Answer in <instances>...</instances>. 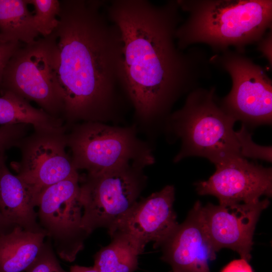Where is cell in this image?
<instances>
[{
  "label": "cell",
  "mask_w": 272,
  "mask_h": 272,
  "mask_svg": "<svg viewBox=\"0 0 272 272\" xmlns=\"http://www.w3.org/2000/svg\"><path fill=\"white\" fill-rule=\"evenodd\" d=\"M79 179L78 174L47 187L37 206L40 226L59 257L68 262L75 260L90 235L82 224Z\"/></svg>",
  "instance_id": "cell-8"
},
{
  "label": "cell",
  "mask_w": 272,
  "mask_h": 272,
  "mask_svg": "<svg viewBox=\"0 0 272 272\" xmlns=\"http://www.w3.org/2000/svg\"><path fill=\"white\" fill-rule=\"evenodd\" d=\"M13 228L7 223L0 212V233L7 232L9 231L7 229Z\"/></svg>",
  "instance_id": "cell-28"
},
{
  "label": "cell",
  "mask_w": 272,
  "mask_h": 272,
  "mask_svg": "<svg viewBox=\"0 0 272 272\" xmlns=\"http://www.w3.org/2000/svg\"><path fill=\"white\" fill-rule=\"evenodd\" d=\"M35 208L23 182L8 168L5 157L0 163V212L3 217L12 227L45 232L37 222Z\"/></svg>",
  "instance_id": "cell-15"
},
{
  "label": "cell",
  "mask_w": 272,
  "mask_h": 272,
  "mask_svg": "<svg viewBox=\"0 0 272 272\" xmlns=\"http://www.w3.org/2000/svg\"><path fill=\"white\" fill-rule=\"evenodd\" d=\"M45 232L15 226L0 233V272H23L34 261L44 244Z\"/></svg>",
  "instance_id": "cell-16"
},
{
  "label": "cell",
  "mask_w": 272,
  "mask_h": 272,
  "mask_svg": "<svg viewBox=\"0 0 272 272\" xmlns=\"http://www.w3.org/2000/svg\"><path fill=\"white\" fill-rule=\"evenodd\" d=\"M169 272H172V271H169Z\"/></svg>",
  "instance_id": "cell-30"
},
{
  "label": "cell",
  "mask_w": 272,
  "mask_h": 272,
  "mask_svg": "<svg viewBox=\"0 0 272 272\" xmlns=\"http://www.w3.org/2000/svg\"><path fill=\"white\" fill-rule=\"evenodd\" d=\"M69 272H99L93 266L87 267L79 265H74L71 266Z\"/></svg>",
  "instance_id": "cell-27"
},
{
  "label": "cell",
  "mask_w": 272,
  "mask_h": 272,
  "mask_svg": "<svg viewBox=\"0 0 272 272\" xmlns=\"http://www.w3.org/2000/svg\"><path fill=\"white\" fill-rule=\"evenodd\" d=\"M221 272H254L249 262L243 258L235 259L224 267Z\"/></svg>",
  "instance_id": "cell-26"
},
{
  "label": "cell",
  "mask_w": 272,
  "mask_h": 272,
  "mask_svg": "<svg viewBox=\"0 0 272 272\" xmlns=\"http://www.w3.org/2000/svg\"><path fill=\"white\" fill-rule=\"evenodd\" d=\"M258 50L260 51L262 54L268 61L269 65L271 66L272 55H271V44H272V31L269 30L264 37L258 42Z\"/></svg>",
  "instance_id": "cell-25"
},
{
  "label": "cell",
  "mask_w": 272,
  "mask_h": 272,
  "mask_svg": "<svg viewBox=\"0 0 272 272\" xmlns=\"http://www.w3.org/2000/svg\"><path fill=\"white\" fill-rule=\"evenodd\" d=\"M66 130L34 131L20 142L21 159L12 166L25 185L34 206L41 193L57 182L79 174L65 151Z\"/></svg>",
  "instance_id": "cell-10"
},
{
  "label": "cell",
  "mask_w": 272,
  "mask_h": 272,
  "mask_svg": "<svg viewBox=\"0 0 272 272\" xmlns=\"http://www.w3.org/2000/svg\"><path fill=\"white\" fill-rule=\"evenodd\" d=\"M29 125L18 124L0 126V152L17 147L20 142L28 135Z\"/></svg>",
  "instance_id": "cell-23"
},
{
  "label": "cell",
  "mask_w": 272,
  "mask_h": 272,
  "mask_svg": "<svg viewBox=\"0 0 272 272\" xmlns=\"http://www.w3.org/2000/svg\"><path fill=\"white\" fill-rule=\"evenodd\" d=\"M196 201L185 220L162 243L161 259L172 272H211L209 264L217 252L207 233Z\"/></svg>",
  "instance_id": "cell-14"
},
{
  "label": "cell",
  "mask_w": 272,
  "mask_h": 272,
  "mask_svg": "<svg viewBox=\"0 0 272 272\" xmlns=\"http://www.w3.org/2000/svg\"><path fill=\"white\" fill-rule=\"evenodd\" d=\"M175 188L167 185L161 190L138 200L109 235L115 232L127 234L145 248L153 242L160 247L178 225L173 208Z\"/></svg>",
  "instance_id": "cell-13"
},
{
  "label": "cell",
  "mask_w": 272,
  "mask_h": 272,
  "mask_svg": "<svg viewBox=\"0 0 272 272\" xmlns=\"http://www.w3.org/2000/svg\"><path fill=\"white\" fill-rule=\"evenodd\" d=\"M209 61L232 80L231 91L219 99L223 109L246 126L271 124L272 81L266 70L244 53L229 49L213 55Z\"/></svg>",
  "instance_id": "cell-7"
},
{
  "label": "cell",
  "mask_w": 272,
  "mask_h": 272,
  "mask_svg": "<svg viewBox=\"0 0 272 272\" xmlns=\"http://www.w3.org/2000/svg\"><path fill=\"white\" fill-rule=\"evenodd\" d=\"M147 166L132 162L80 175L82 224L89 234L101 228L111 231L139 200L147 184L144 172Z\"/></svg>",
  "instance_id": "cell-5"
},
{
  "label": "cell",
  "mask_w": 272,
  "mask_h": 272,
  "mask_svg": "<svg viewBox=\"0 0 272 272\" xmlns=\"http://www.w3.org/2000/svg\"><path fill=\"white\" fill-rule=\"evenodd\" d=\"M4 91L34 101L51 116L63 119V100L43 38L24 43L11 57L3 73L1 94Z\"/></svg>",
  "instance_id": "cell-9"
},
{
  "label": "cell",
  "mask_w": 272,
  "mask_h": 272,
  "mask_svg": "<svg viewBox=\"0 0 272 272\" xmlns=\"http://www.w3.org/2000/svg\"><path fill=\"white\" fill-rule=\"evenodd\" d=\"M23 44L0 34V95L5 67L13 55Z\"/></svg>",
  "instance_id": "cell-24"
},
{
  "label": "cell",
  "mask_w": 272,
  "mask_h": 272,
  "mask_svg": "<svg viewBox=\"0 0 272 272\" xmlns=\"http://www.w3.org/2000/svg\"><path fill=\"white\" fill-rule=\"evenodd\" d=\"M31 125L35 131L66 130L64 122L54 117L41 108L12 92L4 91L0 96V124Z\"/></svg>",
  "instance_id": "cell-17"
},
{
  "label": "cell",
  "mask_w": 272,
  "mask_h": 272,
  "mask_svg": "<svg viewBox=\"0 0 272 272\" xmlns=\"http://www.w3.org/2000/svg\"><path fill=\"white\" fill-rule=\"evenodd\" d=\"M33 6V14L35 28L39 35L45 37L50 35L58 24L60 2L58 0H27Z\"/></svg>",
  "instance_id": "cell-20"
},
{
  "label": "cell",
  "mask_w": 272,
  "mask_h": 272,
  "mask_svg": "<svg viewBox=\"0 0 272 272\" xmlns=\"http://www.w3.org/2000/svg\"><path fill=\"white\" fill-rule=\"evenodd\" d=\"M60 2L58 24L42 38L63 100L64 124L116 120L128 100L119 30L106 14L105 1Z\"/></svg>",
  "instance_id": "cell-2"
},
{
  "label": "cell",
  "mask_w": 272,
  "mask_h": 272,
  "mask_svg": "<svg viewBox=\"0 0 272 272\" xmlns=\"http://www.w3.org/2000/svg\"><path fill=\"white\" fill-rule=\"evenodd\" d=\"M48 241L44 242L36 259L24 272H69L61 267Z\"/></svg>",
  "instance_id": "cell-22"
},
{
  "label": "cell",
  "mask_w": 272,
  "mask_h": 272,
  "mask_svg": "<svg viewBox=\"0 0 272 272\" xmlns=\"http://www.w3.org/2000/svg\"><path fill=\"white\" fill-rule=\"evenodd\" d=\"M235 122L222 107L215 87L191 91L182 107L171 113L165 122L167 130L181 142L174 162L198 156L216 165L242 157L233 128Z\"/></svg>",
  "instance_id": "cell-4"
},
{
  "label": "cell",
  "mask_w": 272,
  "mask_h": 272,
  "mask_svg": "<svg viewBox=\"0 0 272 272\" xmlns=\"http://www.w3.org/2000/svg\"><path fill=\"white\" fill-rule=\"evenodd\" d=\"M242 157L263 160L271 162V147L258 145L254 143L246 126L242 124L241 128L235 131Z\"/></svg>",
  "instance_id": "cell-21"
},
{
  "label": "cell",
  "mask_w": 272,
  "mask_h": 272,
  "mask_svg": "<svg viewBox=\"0 0 272 272\" xmlns=\"http://www.w3.org/2000/svg\"><path fill=\"white\" fill-rule=\"evenodd\" d=\"M27 0H0V34L24 44L35 41L39 35Z\"/></svg>",
  "instance_id": "cell-19"
},
{
  "label": "cell",
  "mask_w": 272,
  "mask_h": 272,
  "mask_svg": "<svg viewBox=\"0 0 272 272\" xmlns=\"http://www.w3.org/2000/svg\"><path fill=\"white\" fill-rule=\"evenodd\" d=\"M269 205V200L265 198L253 203L201 206L202 221L216 251L229 248L249 262L257 222Z\"/></svg>",
  "instance_id": "cell-12"
},
{
  "label": "cell",
  "mask_w": 272,
  "mask_h": 272,
  "mask_svg": "<svg viewBox=\"0 0 272 272\" xmlns=\"http://www.w3.org/2000/svg\"><path fill=\"white\" fill-rule=\"evenodd\" d=\"M65 138L78 171L97 173L129 162L150 165L155 162L151 149L138 138L133 126L83 122L68 127Z\"/></svg>",
  "instance_id": "cell-6"
},
{
  "label": "cell",
  "mask_w": 272,
  "mask_h": 272,
  "mask_svg": "<svg viewBox=\"0 0 272 272\" xmlns=\"http://www.w3.org/2000/svg\"><path fill=\"white\" fill-rule=\"evenodd\" d=\"M206 181L195 184L198 194L216 197L219 205L253 203L261 196L271 197L272 169L238 157L217 164Z\"/></svg>",
  "instance_id": "cell-11"
},
{
  "label": "cell",
  "mask_w": 272,
  "mask_h": 272,
  "mask_svg": "<svg viewBox=\"0 0 272 272\" xmlns=\"http://www.w3.org/2000/svg\"><path fill=\"white\" fill-rule=\"evenodd\" d=\"M111 241L94 256L93 267L99 272H134L145 248L126 234L115 232Z\"/></svg>",
  "instance_id": "cell-18"
},
{
  "label": "cell",
  "mask_w": 272,
  "mask_h": 272,
  "mask_svg": "<svg viewBox=\"0 0 272 272\" xmlns=\"http://www.w3.org/2000/svg\"><path fill=\"white\" fill-rule=\"evenodd\" d=\"M187 17L176 31L181 50L203 43L214 52L231 46L244 53L271 29V0H177Z\"/></svg>",
  "instance_id": "cell-3"
},
{
  "label": "cell",
  "mask_w": 272,
  "mask_h": 272,
  "mask_svg": "<svg viewBox=\"0 0 272 272\" xmlns=\"http://www.w3.org/2000/svg\"><path fill=\"white\" fill-rule=\"evenodd\" d=\"M104 8L120 33L122 85L135 116L165 123L177 100L210 79V57L197 46L178 47L176 31L183 20L177 0H112Z\"/></svg>",
  "instance_id": "cell-1"
},
{
  "label": "cell",
  "mask_w": 272,
  "mask_h": 272,
  "mask_svg": "<svg viewBox=\"0 0 272 272\" xmlns=\"http://www.w3.org/2000/svg\"><path fill=\"white\" fill-rule=\"evenodd\" d=\"M6 157L5 152H0V163L4 158Z\"/></svg>",
  "instance_id": "cell-29"
}]
</instances>
